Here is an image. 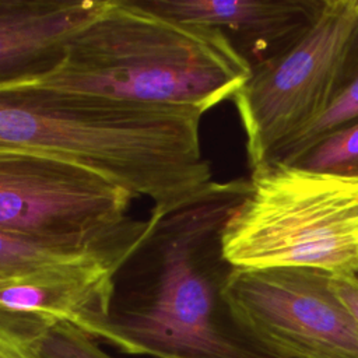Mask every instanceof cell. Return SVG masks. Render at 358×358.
Here are the masks:
<instances>
[{"mask_svg": "<svg viewBox=\"0 0 358 358\" xmlns=\"http://www.w3.org/2000/svg\"><path fill=\"white\" fill-rule=\"evenodd\" d=\"M248 193L249 179L211 180L175 207L151 213L115 271L110 313L92 338L130 355L252 358L228 333L222 299L234 268L222 232Z\"/></svg>", "mask_w": 358, "mask_h": 358, "instance_id": "obj_1", "label": "cell"}, {"mask_svg": "<svg viewBox=\"0 0 358 358\" xmlns=\"http://www.w3.org/2000/svg\"><path fill=\"white\" fill-rule=\"evenodd\" d=\"M201 113L50 88L0 87V148L90 168L164 213L208 185Z\"/></svg>", "mask_w": 358, "mask_h": 358, "instance_id": "obj_2", "label": "cell"}, {"mask_svg": "<svg viewBox=\"0 0 358 358\" xmlns=\"http://www.w3.org/2000/svg\"><path fill=\"white\" fill-rule=\"evenodd\" d=\"M250 63L220 29L161 17L136 0H108L69 41L42 85L204 113L231 98Z\"/></svg>", "mask_w": 358, "mask_h": 358, "instance_id": "obj_3", "label": "cell"}, {"mask_svg": "<svg viewBox=\"0 0 358 358\" xmlns=\"http://www.w3.org/2000/svg\"><path fill=\"white\" fill-rule=\"evenodd\" d=\"M222 252L235 268L358 273V179L282 162L253 169Z\"/></svg>", "mask_w": 358, "mask_h": 358, "instance_id": "obj_4", "label": "cell"}, {"mask_svg": "<svg viewBox=\"0 0 358 358\" xmlns=\"http://www.w3.org/2000/svg\"><path fill=\"white\" fill-rule=\"evenodd\" d=\"M134 196L83 165L0 148V231L123 260L147 229L127 215Z\"/></svg>", "mask_w": 358, "mask_h": 358, "instance_id": "obj_5", "label": "cell"}, {"mask_svg": "<svg viewBox=\"0 0 358 358\" xmlns=\"http://www.w3.org/2000/svg\"><path fill=\"white\" fill-rule=\"evenodd\" d=\"M357 21L358 0H324L296 41L252 67L232 96L250 171L270 162L323 112Z\"/></svg>", "mask_w": 358, "mask_h": 358, "instance_id": "obj_6", "label": "cell"}, {"mask_svg": "<svg viewBox=\"0 0 358 358\" xmlns=\"http://www.w3.org/2000/svg\"><path fill=\"white\" fill-rule=\"evenodd\" d=\"M222 299L236 331L274 358H358V324L327 271L234 267Z\"/></svg>", "mask_w": 358, "mask_h": 358, "instance_id": "obj_7", "label": "cell"}, {"mask_svg": "<svg viewBox=\"0 0 358 358\" xmlns=\"http://www.w3.org/2000/svg\"><path fill=\"white\" fill-rule=\"evenodd\" d=\"M136 1L161 17L222 31L252 67L296 41L324 4V0Z\"/></svg>", "mask_w": 358, "mask_h": 358, "instance_id": "obj_8", "label": "cell"}, {"mask_svg": "<svg viewBox=\"0 0 358 358\" xmlns=\"http://www.w3.org/2000/svg\"><path fill=\"white\" fill-rule=\"evenodd\" d=\"M108 0H0V87L35 83L63 62L70 38Z\"/></svg>", "mask_w": 358, "mask_h": 358, "instance_id": "obj_9", "label": "cell"}, {"mask_svg": "<svg viewBox=\"0 0 358 358\" xmlns=\"http://www.w3.org/2000/svg\"><path fill=\"white\" fill-rule=\"evenodd\" d=\"M119 264L88 260L0 280V306L69 323L88 336L109 317Z\"/></svg>", "mask_w": 358, "mask_h": 358, "instance_id": "obj_10", "label": "cell"}, {"mask_svg": "<svg viewBox=\"0 0 358 358\" xmlns=\"http://www.w3.org/2000/svg\"><path fill=\"white\" fill-rule=\"evenodd\" d=\"M358 120V21L341 56L326 108L319 117L270 162H291L331 131ZM268 164V162H267Z\"/></svg>", "mask_w": 358, "mask_h": 358, "instance_id": "obj_11", "label": "cell"}, {"mask_svg": "<svg viewBox=\"0 0 358 358\" xmlns=\"http://www.w3.org/2000/svg\"><path fill=\"white\" fill-rule=\"evenodd\" d=\"M88 260L122 263V260L102 253L56 248L0 231V280L22 277L41 270Z\"/></svg>", "mask_w": 358, "mask_h": 358, "instance_id": "obj_12", "label": "cell"}, {"mask_svg": "<svg viewBox=\"0 0 358 358\" xmlns=\"http://www.w3.org/2000/svg\"><path fill=\"white\" fill-rule=\"evenodd\" d=\"M288 165L358 179V120L317 140Z\"/></svg>", "mask_w": 358, "mask_h": 358, "instance_id": "obj_13", "label": "cell"}, {"mask_svg": "<svg viewBox=\"0 0 358 358\" xmlns=\"http://www.w3.org/2000/svg\"><path fill=\"white\" fill-rule=\"evenodd\" d=\"M53 323L0 306V358H45L42 341Z\"/></svg>", "mask_w": 358, "mask_h": 358, "instance_id": "obj_14", "label": "cell"}, {"mask_svg": "<svg viewBox=\"0 0 358 358\" xmlns=\"http://www.w3.org/2000/svg\"><path fill=\"white\" fill-rule=\"evenodd\" d=\"M45 358H113L98 341L69 323H53L42 341Z\"/></svg>", "mask_w": 358, "mask_h": 358, "instance_id": "obj_15", "label": "cell"}, {"mask_svg": "<svg viewBox=\"0 0 358 358\" xmlns=\"http://www.w3.org/2000/svg\"><path fill=\"white\" fill-rule=\"evenodd\" d=\"M333 287L358 324V273L333 275Z\"/></svg>", "mask_w": 358, "mask_h": 358, "instance_id": "obj_16", "label": "cell"}]
</instances>
